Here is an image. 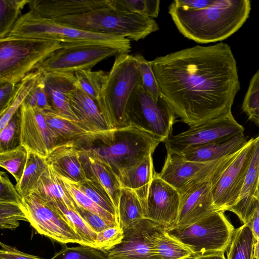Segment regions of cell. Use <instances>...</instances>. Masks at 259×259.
I'll return each instance as SVG.
<instances>
[{
  "label": "cell",
  "mask_w": 259,
  "mask_h": 259,
  "mask_svg": "<svg viewBox=\"0 0 259 259\" xmlns=\"http://www.w3.org/2000/svg\"><path fill=\"white\" fill-rule=\"evenodd\" d=\"M44 72L36 69L27 75L17 85L13 100L8 109L1 115L0 131L4 128L19 109Z\"/></svg>",
  "instance_id": "d6a6232c"
},
{
  "label": "cell",
  "mask_w": 259,
  "mask_h": 259,
  "mask_svg": "<svg viewBox=\"0 0 259 259\" xmlns=\"http://www.w3.org/2000/svg\"><path fill=\"white\" fill-rule=\"evenodd\" d=\"M248 141L242 133L211 143L190 148L180 155L186 160L191 161H214L240 151Z\"/></svg>",
  "instance_id": "603a6c76"
},
{
  "label": "cell",
  "mask_w": 259,
  "mask_h": 259,
  "mask_svg": "<svg viewBox=\"0 0 259 259\" xmlns=\"http://www.w3.org/2000/svg\"><path fill=\"white\" fill-rule=\"evenodd\" d=\"M242 109L248 119L259 125V71L251 79L244 97Z\"/></svg>",
  "instance_id": "ee69618b"
},
{
  "label": "cell",
  "mask_w": 259,
  "mask_h": 259,
  "mask_svg": "<svg viewBox=\"0 0 259 259\" xmlns=\"http://www.w3.org/2000/svg\"><path fill=\"white\" fill-rule=\"evenodd\" d=\"M109 0H30V10L49 18L85 14L107 6Z\"/></svg>",
  "instance_id": "44dd1931"
},
{
  "label": "cell",
  "mask_w": 259,
  "mask_h": 259,
  "mask_svg": "<svg viewBox=\"0 0 259 259\" xmlns=\"http://www.w3.org/2000/svg\"><path fill=\"white\" fill-rule=\"evenodd\" d=\"M3 39L51 40L60 42L64 46L99 45L127 54L132 49L131 41L126 37L75 28L40 16L31 10L20 16L10 32Z\"/></svg>",
  "instance_id": "3957f363"
},
{
  "label": "cell",
  "mask_w": 259,
  "mask_h": 259,
  "mask_svg": "<svg viewBox=\"0 0 259 259\" xmlns=\"http://www.w3.org/2000/svg\"><path fill=\"white\" fill-rule=\"evenodd\" d=\"M151 239L160 259H184L195 256L190 247L162 227H158L152 233Z\"/></svg>",
  "instance_id": "83f0119b"
},
{
  "label": "cell",
  "mask_w": 259,
  "mask_h": 259,
  "mask_svg": "<svg viewBox=\"0 0 259 259\" xmlns=\"http://www.w3.org/2000/svg\"><path fill=\"white\" fill-rule=\"evenodd\" d=\"M51 203L60 202L68 208L76 210V206L68 194L59 175L52 166L48 164L31 193Z\"/></svg>",
  "instance_id": "484cf974"
},
{
  "label": "cell",
  "mask_w": 259,
  "mask_h": 259,
  "mask_svg": "<svg viewBox=\"0 0 259 259\" xmlns=\"http://www.w3.org/2000/svg\"><path fill=\"white\" fill-rule=\"evenodd\" d=\"M123 237V231L119 226L109 227L97 233L96 248L107 253L120 243Z\"/></svg>",
  "instance_id": "bcb514c9"
},
{
  "label": "cell",
  "mask_w": 259,
  "mask_h": 259,
  "mask_svg": "<svg viewBox=\"0 0 259 259\" xmlns=\"http://www.w3.org/2000/svg\"><path fill=\"white\" fill-rule=\"evenodd\" d=\"M256 239L245 225L235 229L227 248V259H254Z\"/></svg>",
  "instance_id": "4dcf8cb0"
},
{
  "label": "cell",
  "mask_w": 259,
  "mask_h": 259,
  "mask_svg": "<svg viewBox=\"0 0 259 259\" xmlns=\"http://www.w3.org/2000/svg\"><path fill=\"white\" fill-rule=\"evenodd\" d=\"M69 99L79 123L84 127L97 133L114 130L108 124L97 103L80 89L76 87L73 90Z\"/></svg>",
  "instance_id": "d4e9b609"
},
{
  "label": "cell",
  "mask_w": 259,
  "mask_h": 259,
  "mask_svg": "<svg viewBox=\"0 0 259 259\" xmlns=\"http://www.w3.org/2000/svg\"><path fill=\"white\" fill-rule=\"evenodd\" d=\"M241 222L248 227L256 241H259V197H255L252 204L233 212Z\"/></svg>",
  "instance_id": "7dc6e473"
},
{
  "label": "cell",
  "mask_w": 259,
  "mask_h": 259,
  "mask_svg": "<svg viewBox=\"0 0 259 259\" xmlns=\"http://www.w3.org/2000/svg\"><path fill=\"white\" fill-rule=\"evenodd\" d=\"M76 184L88 197L103 209L115 216L118 220L117 211L112 200L100 183L96 181L86 179Z\"/></svg>",
  "instance_id": "f35d334b"
},
{
  "label": "cell",
  "mask_w": 259,
  "mask_h": 259,
  "mask_svg": "<svg viewBox=\"0 0 259 259\" xmlns=\"http://www.w3.org/2000/svg\"><path fill=\"white\" fill-rule=\"evenodd\" d=\"M249 0H216L210 7L187 10L172 3L168 13L179 32L199 44L223 40L236 32L247 19Z\"/></svg>",
  "instance_id": "7a4b0ae2"
},
{
  "label": "cell",
  "mask_w": 259,
  "mask_h": 259,
  "mask_svg": "<svg viewBox=\"0 0 259 259\" xmlns=\"http://www.w3.org/2000/svg\"><path fill=\"white\" fill-rule=\"evenodd\" d=\"M181 195L178 191L155 172L144 205L146 219L167 230L176 224Z\"/></svg>",
  "instance_id": "9a60e30c"
},
{
  "label": "cell",
  "mask_w": 259,
  "mask_h": 259,
  "mask_svg": "<svg viewBox=\"0 0 259 259\" xmlns=\"http://www.w3.org/2000/svg\"><path fill=\"white\" fill-rule=\"evenodd\" d=\"M159 227L145 219L124 230L122 240L107 252V259H160L151 239L152 233Z\"/></svg>",
  "instance_id": "e0dca14e"
},
{
  "label": "cell",
  "mask_w": 259,
  "mask_h": 259,
  "mask_svg": "<svg viewBox=\"0 0 259 259\" xmlns=\"http://www.w3.org/2000/svg\"><path fill=\"white\" fill-rule=\"evenodd\" d=\"M42 79L52 111L79 122L69 99L70 93L76 88L74 73L44 72Z\"/></svg>",
  "instance_id": "ffe728a7"
},
{
  "label": "cell",
  "mask_w": 259,
  "mask_h": 259,
  "mask_svg": "<svg viewBox=\"0 0 259 259\" xmlns=\"http://www.w3.org/2000/svg\"><path fill=\"white\" fill-rule=\"evenodd\" d=\"M81 149V158L87 179L100 183L109 194L116 208L118 207L121 187L118 178L92 149Z\"/></svg>",
  "instance_id": "7402d4cb"
},
{
  "label": "cell",
  "mask_w": 259,
  "mask_h": 259,
  "mask_svg": "<svg viewBox=\"0 0 259 259\" xmlns=\"http://www.w3.org/2000/svg\"><path fill=\"white\" fill-rule=\"evenodd\" d=\"M20 221L28 222L21 204L14 202H0V228L2 230H15L19 226Z\"/></svg>",
  "instance_id": "7bdbcfd3"
},
{
  "label": "cell",
  "mask_w": 259,
  "mask_h": 259,
  "mask_svg": "<svg viewBox=\"0 0 259 259\" xmlns=\"http://www.w3.org/2000/svg\"><path fill=\"white\" fill-rule=\"evenodd\" d=\"M151 62L162 96L189 127L231 112L240 82L228 44L197 45Z\"/></svg>",
  "instance_id": "6da1fadb"
},
{
  "label": "cell",
  "mask_w": 259,
  "mask_h": 259,
  "mask_svg": "<svg viewBox=\"0 0 259 259\" xmlns=\"http://www.w3.org/2000/svg\"><path fill=\"white\" fill-rule=\"evenodd\" d=\"M47 166L45 158L35 153H28L22 176L15 186L22 198L31 193Z\"/></svg>",
  "instance_id": "1f68e13d"
},
{
  "label": "cell",
  "mask_w": 259,
  "mask_h": 259,
  "mask_svg": "<svg viewBox=\"0 0 259 259\" xmlns=\"http://www.w3.org/2000/svg\"><path fill=\"white\" fill-rule=\"evenodd\" d=\"M213 182L212 180L205 182L181 195L177 221L169 230L189 226L217 211L212 194Z\"/></svg>",
  "instance_id": "ac0fdd59"
},
{
  "label": "cell",
  "mask_w": 259,
  "mask_h": 259,
  "mask_svg": "<svg viewBox=\"0 0 259 259\" xmlns=\"http://www.w3.org/2000/svg\"><path fill=\"white\" fill-rule=\"evenodd\" d=\"M17 84L8 82L0 84V115L5 112L11 104Z\"/></svg>",
  "instance_id": "816d5d0a"
},
{
  "label": "cell",
  "mask_w": 259,
  "mask_h": 259,
  "mask_svg": "<svg viewBox=\"0 0 259 259\" xmlns=\"http://www.w3.org/2000/svg\"><path fill=\"white\" fill-rule=\"evenodd\" d=\"M254 146V138H251L212 183L213 201L217 211L228 210L238 202Z\"/></svg>",
  "instance_id": "4fadbf2b"
},
{
  "label": "cell",
  "mask_w": 259,
  "mask_h": 259,
  "mask_svg": "<svg viewBox=\"0 0 259 259\" xmlns=\"http://www.w3.org/2000/svg\"><path fill=\"white\" fill-rule=\"evenodd\" d=\"M244 128L233 117L232 112L204 123L189 127L183 132L171 135L162 142L167 153L180 154L187 149L244 132Z\"/></svg>",
  "instance_id": "7c38bea8"
},
{
  "label": "cell",
  "mask_w": 259,
  "mask_h": 259,
  "mask_svg": "<svg viewBox=\"0 0 259 259\" xmlns=\"http://www.w3.org/2000/svg\"><path fill=\"white\" fill-rule=\"evenodd\" d=\"M140 85L141 78L134 56L118 53L107 73L97 103L112 130L128 126L125 116L126 105L135 88Z\"/></svg>",
  "instance_id": "5b68a950"
},
{
  "label": "cell",
  "mask_w": 259,
  "mask_h": 259,
  "mask_svg": "<svg viewBox=\"0 0 259 259\" xmlns=\"http://www.w3.org/2000/svg\"><path fill=\"white\" fill-rule=\"evenodd\" d=\"M224 212L216 211L189 226L167 231L190 247L195 256L225 252L235 229Z\"/></svg>",
  "instance_id": "9c48e42d"
},
{
  "label": "cell",
  "mask_w": 259,
  "mask_h": 259,
  "mask_svg": "<svg viewBox=\"0 0 259 259\" xmlns=\"http://www.w3.org/2000/svg\"><path fill=\"white\" fill-rule=\"evenodd\" d=\"M28 152L22 145L0 153V165L10 173L17 183L21 179L26 166Z\"/></svg>",
  "instance_id": "74e56055"
},
{
  "label": "cell",
  "mask_w": 259,
  "mask_h": 259,
  "mask_svg": "<svg viewBox=\"0 0 259 259\" xmlns=\"http://www.w3.org/2000/svg\"><path fill=\"white\" fill-rule=\"evenodd\" d=\"M29 1H0V39L4 38L10 32Z\"/></svg>",
  "instance_id": "d590c367"
},
{
  "label": "cell",
  "mask_w": 259,
  "mask_h": 259,
  "mask_svg": "<svg viewBox=\"0 0 259 259\" xmlns=\"http://www.w3.org/2000/svg\"><path fill=\"white\" fill-rule=\"evenodd\" d=\"M121 53L119 50L99 45L64 46L55 51L37 69L43 72L74 73L92 69L98 63Z\"/></svg>",
  "instance_id": "5bb4252c"
},
{
  "label": "cell",
  "mask_w": 259,
  "mask_h": 259,
  "mask_svg": "<svg viewBox=\"0 0 259 259\" xmlns=\"http://www.w3.org/2000/svg\"><path fill=\"white\" fill-rule=\"evenodd\" d=\"M20 109L21 145L28 153L46 158L52 150L61 145L58 137L48 124L44 111L25 102Z\"/></svg>",
  "instance_id": "2e32d148"
},
{
  "label": "cell",
  "mask_w": 259,
  "mask_h": 259,
  "mask_svg": "<svg viewBox=\"0 0 259 259\" xmlns=\"http://www.w3.org/2000/svg\"><path fill=\"white\" fill-rule=\"evenodd\" d=\"M52 19L79 29L121 36L135 41L144 39L159 30L154 19L119 10L111 0L105 7L85 14Z\"/></svg>",
  "instance_id": "277c9868"
},
{
  "label": "cell",
  "mask_w": 259,
  "mask_h": 259,
  "mask_svg": "<svg viewBox=\"0 0 259 259\" xmlns=\"http://www.w3.org/2000/svg\"><path fill=\"white\" fill-rule=\"evenodd\" d=\"M42 77L43 74L24 102L32 107L38 108L44 111H52L45 90Z\"/></svg>",
  "instance_id": "c3c4849f"
},
{
  "label": "cell",
  "mask_w": 259,
  "mask_h": 259,
  "mask_svg": "<svg viewBox=\"0 0 259 259\" xmlns=\"http://www.w3.org/2000/svg\"><path fill=\"white\" fill-rule=\"evenodd\" d=\"M76 210L81 217L97 233L111 227L99 215L91 212L81 207L76 206Z\"/></svg>",
  "instance_id": "f907efd6"
},
{
  "label": "cell",
  "mask_w": 259,
  "mask_h": 259,
  "mask_svg": "<svg viewBox=\"0 0 259 259\" xmlns=\"http://www.w3.org/2000/svg\"><path fill=\"white\" fill-rule=\"evenodd\" d=\"M196 259H227L224 252H218L205 255L195 256Z\"/></svg>",
  "instance_id": "11a10c76"
},
{
  "label": "cell",
  "mask_w": 259,
  "mask_h": 259,
  "mask_svg": "<svg viewBox=\"0 0 259 259\" xmlns=\"http://www.w3.org/2000/svg\"><path fill=\"white\" fill-rule=\"evenodd\" d=\"M184 259H196V257L195 256H190V257H187V258H186Z\"/></svg>",
  "instance_id": "9f6ffc18"
},
{
  "label": "cell",
  "mask_w": 259,
  "mask_h": 259,
  "mask_svg": "<svg viewBox=\"0 0 259 259\" xmlns=\"http://www.w3.org/2000/svg\"><path fill=\"white\" fill-rule=\"evenodd\" d=\"M258 70V71H259V70Z\"/></svg>",
  "instance_id": "680465c9"
},
{
  "label": "cell",
  "mask_w": 259,
  "mask_h": 259,
  "mask_svg": "<svg viewBox=\"0 0 259 259\" xmlns=\"http://www.w3.org/2000/svg\"><path fill=\"white\" fill-rule=\"evenodd\" d=\"M0 202H14L23 204V198L17 191L6 174L0 173Z\"/></svg>",
  "instance_id": "681fc988"
},
{
  "label": "cell",
  "mask_w": 259,
  "mask_h": 259,
  "mask_svg": "<svg viewBox=\"0 0 259 259\" xmlns=\"http://www.w3.org/2000/svg\"><path fill=\"white\" fill-rule=\"evenodd\" d=\"M258 194H259V182H258Z\"/></svg>",
  "instance_id": "6f0895ef"
},
{
  "label": "cell",
  "mask_w": 259,
  "mask_h": 259,
  "mask_svg": "<svg viewBox=\"0 0 259 259\" xmlns=\"http://www.w3.org/2000/svg\"><path fill=\"white\" fill-rule=\"evenodd\" d=\"M152 155L145 156L119 178L121 188L134 191L141 199L144 209L148 188L155 172Z\"/></svg>",
  "instance_id": "4316f807"
},
{
  "label": "cell",
  "mask_w": 259,
  "mask_h": 259,
  "mask_svg": "<svg viewBox=\"0 0 259 259\" xmlns=\"http://www.w3.org/2000/svg\"><path fill=\"white\" fill-rule=\"evenodd\" d=\"M146 219L142 202L133 190L121 188L118 207V220L123 231L132 228Z\"/></svg>",
  "instance_id": "f1b7e54d"
},
{
  "label": "cell",
  "mask_w": 259,
  "mask_h": 259,
  "mask_svg": "<svg viewBox=\"0 0 259 259\" xmlns=\"http://www.w3.org/2000/svg\"><path fill=\"white\" fill-rule=\"evenodd\" d=\"M111 2L119 10L153 19L158 17L160 11L159 0H111Z\"/></svg>",
  "instance_id": "ab89813d"
},
{
  "label": "cell",
  "mask_w": 259,
  "mask_h": 259,
  "mask_svg": "<svg viewBox=\"0 0 259 259\" xmlns=\"http://www.w3.org/2000/svg\"><path fill=\"white\" fill-rule=\"evenodd\" d=\"M28 222L39 234L58 242L85 246L74 226L57 207L30 193L21 205Z\"/></svg>",
  "instance_id": "8fae6325"
},
{
  "label": "cell",
  "mask_w": 259,
  "mask_h": 259,
  "mask_svg": "<svg viewBox=\"0 0 259 259\" xmlns=\"http://www.w3.org/2000/svg\"><path fill=\"white\" fill-rule=\"evenodd\" d=\"M61 176L75 183L87 179L81 158V149L72 144L54 148L45 158Z\"/></svg>",
  "instance_id": "cb8c5ba5"
},
{
  "label": "cell",
  "mask_w": 259,
  "mask_h": 259,
  "mask_svg": "<svg viewBox=\"0 0 259 259\" xmlns=\"http://www.w3.org/2000/svg\"><path fill=\"white\" fill-rule=\"evenodd\" d=\"M58 41L35 39H0V84H17L56 50Z\"/></svg>",
  "instance_id": "52a82bcc"
},
{
  "label": "cell",
  "mask_w": 259,
  "mask_h": 259,
  "mask_svg": "<svg viewBox=\"0 0 259 259\" xmlns=\"http://www.w3.org/2000/svg\"><path fill=\"white\" fill-rule=\"evenodd\" d=\"M162 141L134 126L112 131L108 137L91 148L119 178L145 156L152 154Z\"/></svg>",
  "instance_id": "8992f818"
},
{
  "label": "cell",
  "mask_w": 259,
  "mask_h": 259,
  "mask_svg": "<svg viewBox=\"0 0 259 259\" xmlns=\"http://www.w3.org/2000/svg\"><path fill=\"white\" fill-rule=\"evenodd\" d=\"M44 114L48 124L61 145L69 143L80 149H90L95 144L104 141L113 131L95 133L84 127L79 121L66 118L52 111H44Z\"/></svg>",
  "instance_id": "d6986e66"
},
{
  "label": "cell",
  "mask_w": 259,
  "mask_h": 259,
  "mask_svg": "<svg viewBox=\"0 0 259 259\" xmlns=\"http://www.w3.org/2000/svg\"><path fill=\"white\" fill-rule=\"evenodd\" d=\"M134 58L141 76L142 87L154 100H157L161 93L153 70L151 61H148L139 54L134 55Z\"/></svg>",
  "instance_id": "60d3db41"
},
{
  "label": "cell",
  "mask_w": 259,
  "mask_h": 259,
  "mask_svg": "<svg viewBox=\"0 0 259 259\" xmlns=\"http://www.w3.org/2000/svg\"><path fill=\"white\" fill-rule=\"evenodd\" d=\"M239 151L207 162L191 161L180 154L167 153L164 165L158 175L182 195L205 182L212 180L214 182Z\"/></svg>",
  "instance_id": "30bf717a"
},
{
  "label": "cell",
  "mask_w": 259,
  "mask_h": 259,
  "mask_svg": "<svg viewBox=\"0 0 259 259\" xmlns=\"http://www.w3.org/2000/svg\"><path fill=\"white\" fill-rule=\"evenodd\" d=\"M176 116L162 95L155 101L141 85L132 92L125 110L128 126L144 131L162 142L171 135Z\"/></svg>",
  "instance_id": "ba28073f"
},
{
  "label": "cell",
  "mask_w": 259,
  "mask_h": 259,
  "mask_svg": "<svg viewBox=\"0 0 259 259\" xmlns=\"http://www.w3.org/2000/svg\"><path fill=\"white\" fill-rule=\"evenodd\" d=\"M216 0H176L172 3L178 7L187 10H200L212 6Z\"/></svg>",
  "instance_id": "db71d44e"
},
{
  "label": "cell",
  "mask_w": 259,
  "mask_h": 259,
  "mask_svg": "<svg viewBox=\"0 0 259 259\" xmlns=\"http://www.w3.org/2000/svg\"><path fill=\"white\" fill-rule=\"evenodd\" d=\"M21 121L19 108L6 127L0 131V153L15 149L21 145Z\"/></svg>",
  "instance_id": "b9f144b4"
},
{
  "label": "cell",
  "mask_w": 259,
  "mask_h": 259,
  "mask_svg": "<svg viewBox=\"0 0 259 259\" xmlns=\"http://www.w3.org/2000/svg\"><path fill=\"white\" fill-rule=\"evenodd\" d=\"M52 205L58 208L73 224L84 245L96 248L97 233L81 217L77 211L68 208L60 202H56Z\"/></svg>",
  "instance_id": "8d00e7d4"
},
{
  "label": "cell",
  "mask_w": 259,
  "mask_h": 259,
  "mask_svg": "<svg viewBox=\"0 0 259 259\" xmlns=\"http://www.w3.org/2000/svg\"><path fill=\"white\" fill-rule=\"evenodd\" d=\"M50 259H107V253L88 246L67 247L63 244Z\"/></svg>",
  "instance_id": "f6af8a7d"
},
{
  "label": "cell",
  "mask_w": 259,
  "mask_h": 259,
  "mask_svg": "<svg viewBox=\"0 0 259 259\" xmlns=\"http://www.w3.org/2000/svg\"><path fill=\"white\" fill-rule=\"evenodd\" d=\"M74 74L76 87L97 103L107 73L101 70L92 71L89 69L78 71Z\"/></svg>",
  "instance_id": "e575fe53"
},
{
  "label": "cell",
  "mask_w": 259,
  "mask_h": 259,
  "mask_svg": "<svg viewBox=\"0 0 259 259\" xmlns=\"http://www.w3.org/2000/svg\"><path fill=\"white\" fill-rule=\"evenodd\" d=\"M259 135L254 138L252 156L248 166L243 188L238 202L228 210L234 212L244 208L254 201L255 197H259Z\"/></svg>",
  "instance_id": "f546056e"
},
{
  "label": "cell",
  "mask_w": 259,
  "mask_h": 259,
  "mask_svg": "<svg viewBox=\"0 0 259 259\" xmlns=\"http://www.w3.org/2000/svg\"><path fill=\"white\" fill-rule=\"evenodd\" d=\"M60 176V175H59ZM65 188L76 206L81 207L101 217L110 227L119 226L116 217L100 206L78 188L77 184L60 176Z\"/></svg>",
  "instance_id": "836d02e7"
},
{
  "label": "cell",
  "mask_w": 259,
  "mask_h": 259,
  "mask_svg": "<svg viewBox=\"0 0 259 259\" xmlns=\"http://www.w3.org/2000/svg\"><path fill=\"white\" fill-rule=\"evenodd\" d=\"M0 259H44L38 256L23 252L17 248L0 243Z\"/></svg>",
  "instance_id": "f5cc1de1"
}]
</instances>
